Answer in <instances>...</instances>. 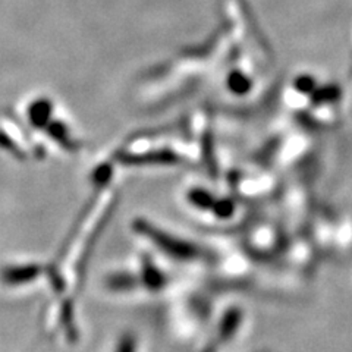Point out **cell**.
I'll return each instance as SVG.
<instances>
[{"instance_id": "obj_2", "label": "cell", "mask_w": 352, "mask_h": 352, "mask_svg": "<svg viewBox=\"0 0 352 352\" xmlns=\"http://www.w3.org/2000/svg\"><path fill=\"white\" fill-rule=\"evenodd\" d=\"M41 269L36 264H25V266H12V267H6L0 278H2L3 283L10 285V286H16V285H24L31 280H34Z\"/></svg>"}, {"instance_id": "obj_1", "label": "cell", "mask_w": 352, "mask_h": 352, "mask_svg": "<svg viewBox=\"0 0 352 352\" xmlns=\"http://www.w3.org/2000/svg\"><path fill=\"white\" fill-rule=\"evenodd\" d=\"M140 229L144 230L147 234V236L156 242L157 245H160V248L163 251H166L168 254L176 256L182 260H188L190 257L195 256L197 251L192 248V245L186 244V242L178 239V238H173L169 234H163L160 230H157L156 228H151L147 225H141L140 223Z\"/></svg>"}, {"instance_id": "obj_3", "label": "cell", "mask_w": 352, "mask_h": 352, "mask_svg": "<svg viewBox=\"0 0 352 352\" xmlns=\"http://www.w3.org/2000/svg\"><path fill=\"white\" fill-rule=\"evenodd\" d=\"M116 352H134V342H132V339H129V338L124 339V342L120 344V346Z\"/></svg>"}]
</instances>
